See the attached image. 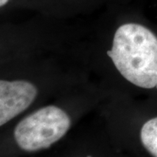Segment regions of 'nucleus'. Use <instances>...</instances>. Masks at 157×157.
<instances>
[{
	"instance_id": "f257e3e1",
	"label": "nucleus",
	"mask_w": 157,
	"mask_h": 157,
	"mask_svg": "<svg viewBox=\"0 0 157 157\" xmlns=\"http://www.w3.org/2000/svg\"><path fill=\"white\" fill-rule=\"evenodd\" d=\"M107 53L130 83L147 89L156 86L157 37L149 29L133 23L120 26Z\"/></svg>"
},
{
	"instance_id": "f03ea898",
	"label": "nucleus",
	"mask_w": 157,
	"mask_h": 157,
	"mask_svg": "<svg viewBox=\"0 0 157 157\" xmlns=\"http://www.w3.org/2000/svg\"><path fill=\"white\" fill-rule=\"evenodd\" d=\"M70 126V117L64 110L47 106L24 118L15 128L14 138L23 150L39 151L60 140Z\"/></svg>"
},
{
	"instance_id": "7ed1b4c3",
	"label": "nucleus",
	"mask_w": 157,
	"mask_h": 157,
	"mask_svg": "<svg viewBox=\"0 0 157 157\" xmlns=\"http://www.w3.org/2000/svg\"><path fill=\"white\" fill-rule=\"evenodd\" d=\"M37 94V87L29 81L0 79V127L26 110Z\"/></svg>"
},
{
	"instance_id": "20e7f679",
	"label": "nucleus",
	"mask_w": 157,
	"mask_h": 157,
	"mask_svg": "<svg viewBox=\"0 0 157 157\" xmlns=\"http://www.w3.org/2000/svg\"><path fill=\"white\" fill-rule=\"evenodd\" d=\"M140 140L149 154L157 157V117L144 124L140 130Z\"/></svg>"
},
{
	"instance_id": "39448f33",
	"label": "nucleus",
	"mask_w": 157,
	"mask_h": 157,
	"mask_svg": "<svg viewBox=\"0 0 157 157\" xmlns=\"http://www.w3.org/2000/svg\"><path fill=\"white\" fill-rule=\"evenodd\" d=\"M8 1H9V0H0V7L6 6V4L8 3Z\"/></svg>"
},
{
	"instance_id": "423d86ee",
	"label": "nucleus",
	"mask_w": 157,
	"mask_h": 157,
	"mask_svg": "<svg viewBox=\"0 0 157 157\" xmlns=\"http://www.w3.org/2000/svg\"><path fill=\"white\" fill-rule=\"evenodd\" d=\"M155 87H156V88H157V85H156V86H155Z\"/></svg>"
}]
</instances>
